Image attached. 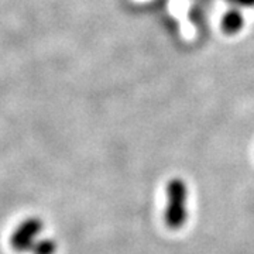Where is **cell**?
I'll return each mask as SVG.
<instances>
[{
    "label": "cell",
    "mask_w": 254,
    "mask_h": 254,
    "mask_svg": "<svg viewBox=\"0 0 254 254\" xmlns=\"http://www.w3.org/2000/svg\"><path fill=\"white\" fill-rule=\"evenodd\" d=\"M168 203L165 210V223L170 229H180L184 226L188 218L187 200H188V190L187 185L181 180H173L167 187Z\"/></svg>",
    "instance_id": "cell-1"
},
{
    "label": "cell",
    "mask_w": 254,
    "mask_h": 254,
    "mask_svg": "<svg viewBox=\"0 0 254 254\" xmlns=\"http://www.w3.org/2000/svg\"><path fill=\"white\" fill-rule=\"evenodd\" d=\"M43 220L31 216V218L24 219L20 225H18L11 236H10V246L14 252L17 253H26L31 252L33 246L36 245V242L40 239V235L43 232Z\"/></svg>",
    "instance_id": "cell-2"
},
{
    "label": "cell",
    "mask_w": 254,
    "mask_h": 254,
    "mask_svg": "<svg viewBox=\"0 0 254 254\" xmlns=\"http://www.w3.org/2000/svg\"><path fill=\"white\" fill-rule=\"evenodd\" d=\"M243 16L239 10H230L222 20V28L226 34H236L243 27Z\"/></svg>",
    "instance_id": "cell-3"
},
{
    "label": "cell",
    "mask_w": 254,
    "mask_h": 254,
    "mask_svg": "<svg viewBox=\"0 0 254 254\" xmlns=\"http://www.w3.org/2000/svg\"><path fill=\"white\" fill-rule=\"evenodd\" d=\"M57 252V243L53 239H38L33 246V254H54Z\"/></svg>",
    "instance_id": "cell-4"
},
{
    "label": "cell",
    "mask_w": 254,
    "mask_h": 254,
    "mask_svg": "<svg viewBox=\"0 0 254 254\" xmlns=\"http://www.w3.org/2000/svg\"><path fill=\"white\" fill-rule=\"evenodd\" d=\"M235 4H240V6H253L254 0H230Z\"/></svg>",
    "instance_id": "cell-5"
}]
</instances>
